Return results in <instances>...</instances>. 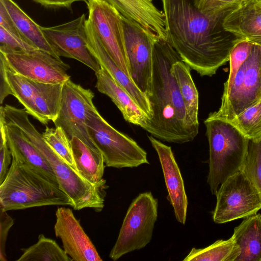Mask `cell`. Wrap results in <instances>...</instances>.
<instances>
[{"label": "cell", "mask_w": 261, "mask_h": 261, "mask_svg": "<svg viewBox=\"0 0 261 261\" xmlns=\"http://www.w3.org/2000/svg\"><path fill=\"white\" fill-rule=\"evenodd\" d=\"M191 70L181 60L175 62L171 68L183 99L187 118L193 125L199 128V94Z\"/></svg>", "instance_id": "cell-25"}, {"label": "cell", "mask_w": 261, "mask_h": 261, "mask_svg": "<svg viewBox=\"0 0 261 261\" xmlns=\"http://www.w3.org/2000/svg\"><path fill=\"white\" fill-rule=\"evenodd\" d=\"M0 53L11 69L34 81L59 84L70 79L67 73L70 66L43 50L35 49Z\"/></svg>", "instance_id": "cell-13"}, {"label": "cell", "mask_w": 261, "mask_h": 261, "mask_svg": "<svg viewBox=\"0 0 261 261\" xmlns=\"http://www.w3.org/2000/svg\"><path fill=\"white\" fill-rule=\"evenodd\" d=\"M5 6L21 38L36 48L61 59L47 41L41 26L32 19L13 0H0Z\"/></svg>", "instance_id": "cell-23"}, {"label": "cell", "mask_w": 261, "mask_h": 261, "mask_svg": "<svg viewBox=\"0 0 261 261\" xmlns=\"http://www.w3.org/2000/svg\"><path fill=\"white\" fill-rule=\"evenodd\" d=\"M86 124L106 166L120 169L149 164L146 151L132 138L111 126L96 108L87 113Z\"/></svg>", "instance_id": "cell-6"}, {"label": "cell", "mask_w": 261, "mask_h": 261, "mask_svg": "<svg viewBox=\"0 0 261 261\" xmlns=\"http://www.w3.org/2000/svg\"><path fill=\"white\" fill-rule=\"evenodd\" d=\"M94 94L70 79L63 84L60 108L53 121L55 127L60 126L70 139L75 137L88 146L98 149L90 138L86 124L87 113L95 108Z\"/></svg>", "instance_id": "cell-12"}, {"label": "cell", "mask_w": 261, "mask_h": 261, "mask_svg": "<svg viewBox=\"0 0 261 261\" xmlns=\"http://www.w3.org/2000/svg\"><path fill=\"white\" fill-rule=\"evenodd\" d=\"M260 100L261 47L254 44L228 92L222 94L219 110L208 117L229 122Z\"/></svg>", "instance_id": "cell-8"}, {"label": "cell", "mask_w": 261, "mask_h": 261, "mask_svg": "<svg viewBox=\"0 0 261 261\" xmlns=\"http://www.w3.org/2000/svg\"><path fill=\"white\" fill-rule=\"evenodd\" d=\"M88 19L103 47L131 79L125 48L121 15L105 0H87Z\"/></svg>", "instance_id": "cell-11"}, {"label": "cell", "mask_w": 261, "mask_h": 261, "mask_svg": "<svg viewBox=\"0 0 261 261\" xmlns=\"http://www.w3.org/2000/svg\"><path fill=\"white\" fill-rule=\"evenodd\" d=\"M1 113L5 120L19 127L49 163L58 183L73 202L74 210L91 208L100 212L104 207L106 184L95 185L84 178L79 172L62 159L45 142L30 122L25 109L6 105Z\"/></svg>", "instance_id": "cell-3"}, {"label": "cell", "mask_w": 261, "mask_h": 261, "mask_svg": "<svg viewBox=\"0 0 261 261\" xmlns=\"http://www.w3.org/2000/svg\"><path fill=\"white\" fill-rule=\"evenodd\" d=\"M122 16L140 24L159 38L167 40L165 17L153 0H105Z\"/></svg>", "instance_id": "cell-19"}, {"label": "cell", "mask_w": 261, "mask_h": 261, "mask_svg": "<svg viewBox=\"0 0 261 261\" xmlns=\"http://www.w3.org/2000/svg\"><path fill=\"white\" fill-rule=\"evenodd\" d=\"M232 237L219 240L203 248H192L184 261H227L234 248Z\"/></svg>", "instance_id": "cell-30"}, {"label": "cell", "mask_w": 261, "mask_h": 261, "mask_svg": "<svg viewBox=\"0 0 261 261\" xmlns=\"http://www.w3.org/2000/svg\"><path fill=\"white\" fill-rule=\"evenodd\" d=\"M242 0H195L197 7L202 11L214 12L238 5Z\"/></svg>", "instance_id": "cell-37"}, {"label": "cell", "mask_w": 261, "mask_h": 261, "mask_svg": "<svg viewBox=\"0 0 261 261\" xmlns=\"http://www.w3.org/2000/svg\"><path fill=\"white\" fill-rule=\"evenodd\" d=\"M63 84H38L32 116L44 125L50 121L53 122L58 115Z\"/></svg>", "instance_id": "cell-26"}, {"label": "cell", "mask_w": 261, "mask_h": 261, "mask_svg": "<svg viewBox=\"0 0 261 261\" xmlns=\"http://www.w3.org/2000/svg\"><path fill=\"white\" fill-rule=\"evenodd\" d=\"M148 138L156 151L162 167L169 200L173 208L176 220L185 224L188 205L184 180L171 146L152 135Z\"/></svg>", "instance_id": "cell-16"}, {"label": "cell", "mask_w": 261, "mask_h": 261, "mask_svg": "<svg viewBox=\"0 0 261 261\" xmlns=\"http://www.w3.org/2000/svg\"><path fill=\"white\" fill-rule=\"evenodd\" d=\"M0 207V260L7 261L6 243L9 231L14 224L13 218Z\"/></svg>", "instance_id": "cell-36"}, {"label": "cell", "mask_w": 261, "mask_h": 261, "mask_svg": "<svg viewBox=\"0 0 261 261\" xmlns=\"http://www.w3.org/2000/svg\"><path fill=\"white\" fill-rule=\"evenodd\" d=\"M158 199L150 192L139 194L130 203L109 257L115 261L144 248L152 239L158 218Z\"/></svg>", "instance_id": "cell-7"}, {"label": "cell", "mask_w": 261, "mask_h": 261, "mask_svg": "<svg viewBox=\"0 0 261 261\" xmlns=\"http://www.w3.org/2000/svg\"><path fill=\"white\" fill-rule=\"evenodd\" d=\"M86 16L51 27H41L47 41L59 57L75 59L85 64L95 73L101 66L87 46Z\"/></svg>", "instance_id": "cell-14"}, {"label": "cell", "mask_w": 261, "mask_h": 261, "mask_svg": "<svg viewBox=\"0 0 261 261\" xmlns=\"http://www.w3.org/2000/svg\"><path fill=\"white\" fill-rule=\"evenodd\" d=\"M261 196V141L249 140L248 151L242 169Z\"/></svg>", "instance_id": "cell-32"}, {"label": "cell", "mask_w": 261, "mask_h": 261, "mask_svg": "<svg viewBox=\"0 0 261 261\" xmlns=\"http://www.w3.org/2000/svg\"><path fill=\"white\" fill-rule=\"evenodd\" d=\"M4 59L6 76L13 95L24 107L28 114L33 116L34 99L39 82L15 73L9 67L5 57Z\"/></svg>", "instance_id": "cell-28"}, {"label": "cell", "mask_w": 261, "mask_h": 261, "mask_svg": "<svg viewBox=\"0 0 261 261\" xmlns=\"http://www.w3.org/2000/svg\"><path fill=\"white\" fill-rule=\"evenodd\" d=\"M56 218L55 235L61 240L64 250L72 260H102L70 208L58 207Z\"/></svg>", "instance_id": "cell-15"}, {"label": "cell", "mask_w": 261, "mask_h": 261, "mask_svg": "<svg viewBox=\"0 0 261 261\" xmlns=\"http://www.w3.org/2000/svg\"><path fill=\"white\" fill-rule=\"evenodd\" d=\"M87 46L100 65L129 94L137 105L150 119L151 110L146 95L136 85L116 64L96 34L88 19L86 20Z\"/></svg>", "instance_id": "cell-17"}, {"label": "cell", "mask_w": 261, "mask_h": 261, "mask_svg": "<svg viewBox=\"0 0 261 261\" xmlns=\"http://www.w3.org/2000/svg\"><path fill=\"white\" fill-rule=\"evenodd\" d=\"M95 87L109 97L120 110L124 120L142 128L149 117L137 105L129 94L102 67L95 72Z\"/></svg>", "instance_id": "cell-20"}, {"label": "cell", "mask_w": 261, "mask_h": 261, "mask_svg": "<svg viewBox=\"0 0 261 261\" xmlns=\"http://www.w3.org/2000/svg\"><path fill=\"white\" fill-rule=\"evenodd\" d=\"M0 51L2 53L37 49L2 26H0Z\"/></svg>", "instance_id": "cell-34"}, {"label": "cell", "mask_w": 261, "mask_h": 261, "mask_svg": "<svg viewBox=\"0 0 261 261\" xmlns=\"http://www.w3.org/2000/svg\"><path fill=\"white\" fill-rule=\"evenodd\" d=\"M41 5L50 8H67L70 9L73 3L76 2L83 1L86 3L87 0H33Z\"/></svg>", "instance_id": "cell-40"}, {"label": "cell", "mask_w": 261, "mask_h": 261, "mask_svg": "<svg viewBox=\"0 0 261 261\" xmlns=\"http://www.w3.org/2000/svg\"><path fill=\"white\" fill-rule=\"evenodd\" d=\"M151 93L148 96L151 117L142 128L158 140L183 144L192 141L199 128L189 121L172 65L181 60L167 40L158 38L153 49Z\"/></svg>", "instance_id": "cell-2"}, {"label": "cell", "mask_w": 261, "mask_h": 261, "mask_svg": "<svg viewBox=\"0 0 261 261\" xmlns=\"http://www.w3.org/2000/svg\"><path fill=\"white\" fill-rule=\"evenodd\" d=\"M42 134L47 144L67 163L76 170L70 139L64 129L60 126L55 128L46 126Z\"/></svg>", "instance_id": "cell-31"}, {"label": "cell", "mask_w": 261, "mask_h": 261, "mask_svg": "<svg viewBox=\"0 0 261 261\" xmlns=\"http://www.w3.org/2000/svg\"><path fill=\"white\" fill-rule=\"evenodd\" d=\"M216 196L213 218L218 224L248 217L261 209V196L242 170L229 177Z\"/></svg>", "instance_id": "cell-9"}, {"label": "cell", "mask_w": 261, "mask_h": 261, "mask_svg": "<svg viewBox=\"0 0 261 261\" xmlns=\"http://www.w3.org/2000/svg\"><path fill=\"white\" fill-rule=\"evenodd\" d=\"M121 18L131 78L148 97L151 89L153 46L160 38L136 22L122 15Z\"/></svg>", "instance_id": "cell-10"}, {"label": "cell", "mask_w": 261, "mask_h": 261, "mask_svg": "<svg viewBox=\"0 0 261 261\" xmlns=\"http://www.w3.org/2000/svg\"><path fill=\"white\" fill-rule=\"evenodd\" d=\"M22 255L17 261H72L64 249L55 240L39 234L36 243L21 249Z\"/></svg>", "instance_id": "cell-27"}, {"label": "cell", "mask_w": 261, "mask_h": 261, "mask_svg": "<svg viewBox=\"0 0 261 261\" xmlns=\"http://www.w3.org/2000/svg\"><path fill=\"white\" fill-rule=\"evenodd\" d=\"M0 26L21 37L3 3L0 1Z\"/></svg>", "instance_id": "cell-39"}, {"label": "cell", "mask_w": 261, "mask_h": 261, "mask_svg": "<svg viewBox=\"0 0 261 261\" xmlns=\"http://www.w3.org/2000/svg\"><path fill=\"white\" fill-rule=\"evenodd\" d=\"M234 248L227 261H261V215L245 218L231 237Z\"/></svg>", "instance_id": "cell-21"}, {"label": "cell", "mask_w": 261, "mask_h": 261, "mask_svg": "<svg viewBox=\"0 0 261 261\" xmlns=\"http://www.w3.org/2000/svg\"><path fill=\"white\" fill-rule=\"evenodd\" d=\"M4 121L9 147L15 149L27 162L39 169L53 181L58 183L48 162L22 130L14 124Z\"/></svg>", "instance_id": "cell-24"}, {"label": "cell", "mask_w": 261, "mask_h": 261, "mask_svg": "<svg viewBox=\"0 0 261 261\" xmlns=\"http://www.w3.org/2000/svg\"><path fill=\"white\" fill-rule=\"evenodd\" d=\"M223 27L261 47V0H242L226 16Z\"/></svg>", "instance_id": "cell-18"}, {"label": "cell", "mask_w": 261, "mask_h": 261, "mask_svg": "<svg viewBox=\"0 0 261 261\" xmlns=\"http://www.w3.org/2000/svg\"><path fill=\"white\" fill-rule=\"evenodd\" d=\"M0 184L4 181L11 164L12 154L8 144L5 121L0 115Z\"/></svg>", "instance_id": "cell-35"}, {"label": "cell", "mask_w": 261, "mask_h": 261, "mask_svg": "<svg viewBox=\"0 0 261 261\" xmlns=\"http://www.w3.org/2000/svg\"><path fill=\"white\" fill-rule=\"evenodd\" d=\"M204 124L209 144L207 182L211 193L216 195L229 177L241 170L249 140L226 120L207 117Z\"/></svg>", "instance_id": "cell-5"}, {"label": "cell", "mask_w": 261, "mask_h": 261, "mask_svg": "<svg viewBox=\"0 0 261 261\" xmlns=\"http://www.w3.org/2000/svg\"><path fill=\"white\" fill-rule=\"evenodd\" d=\"M168 41L181 60L200 76H212L229 60L240 38L223 27L238 5L205 12L195 0H161Z\"/></svg>", "instance_id": "cell-1"}, {"label": "cell", "mask_w": 261, "mask_h": 261, "mask_svg": "<svg viewBox=\"0 0 261 261\" xmlns=\"http://www.w3.org/2000/svg\"><path fill=\"white\" fill-rule=\"evenodd\" d=\"M248 140L261 141V100L229 121Z\"/></svg>", "instance_id": "cell-29"}, {"label": "cell", "mask_w": 261, "mask_h": 261, "mask_svg": "<svg viewBox=\"0 0 261 261\" xmlns=\"http://www.w3.org/2000/svg\"><path fill=\"white\" fill-rule=\"evenodd\" d=\"M76 168L87 180L95 185L106 184L103 179L105 169L103 156L97 148H94L77 137L70 139Z\"/></svg>", "instance_id": "cell-22"}, {"label": "cell", "mask_w": 261, "mask_h": 261, "mask_svg": "<svg viewBox=\"0 0 261 261\" xmlns=\"http://www.w3.org/2000/svg\"><path fill=\"white\" fill-rule=\"evenodd\" d=\"M12 160L0 184V207L5 211L52 205L73 206L59 184L9 147Z\"/></svg>", "instance_id": "cell-4"}, {"label": "cell", "mask_w": 261, "mask_h": 261, "mask_svg": "<svg viewBox=\"0 0 261 261\" xmlns=\"http://www.w3.org/2000/svg\"><path fill=\"white\" fill-rule=\"evenodd\" d=\"M253 45L248 40L240 39L232 48L229 58V74L227 80L224 84L223 94L228 92L239 68L250 54Z\"/></svg>", "instance_id": "cell-33"}, {"label": "cell", "mask_w": 261, "mask_h": 261, "mask_svg": "<svg viewBox=\"0 0 261 261\" xmlns=\"http://www.w3.org/2000/svg\"><path fill=\"white\" fill-rule=\"evenodd\" d=\"M9 95H13V92L6 76L4 57L0 53V103Z\"/></svg>", "instance_id": "cell-38"}]
</instances>
